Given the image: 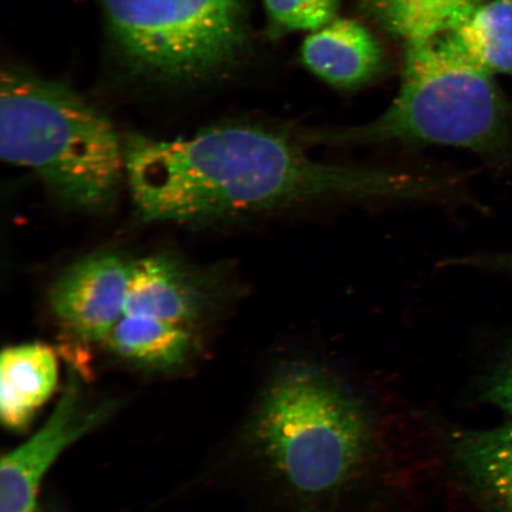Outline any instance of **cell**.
<instances>
[{
    "instance_id": "30bf717a",
    "label": "cell",
    "mask_w": 512,
    "mask_h": 512,
    "mask_svg": "<svg viewBox=\"0 0 512 512\" xmlns=\"http://www.w3.org/2000/svg\"><path fill=\"white\" fill-rule=\"evenodd\" d=\"M59 362L43 343L15 345L0 357V418L11 431H23L53 396Z\"/></svg>"
},
{
    "instance_id": "7c38bea8",
    "label": "cell",
    "mask_w": 512,
    "mask_h": 512,
    "mask_svg": "<svg viewBox=\"0 0 512 512\" xmlns=\"http://www.w3.org/2000/svg\"><path fill=\"white\" fill-rule=\"evenodd\" d=\"M459 54L489 74H512V0H491L446 34Z\"/></svg>"
},
{
    "instance_id": "8992f818",
    "label": "cell",
    "mask_w": 512,
    "mask_h": 512,
    "mask_svg": "<svg viewBox=\"0 0 512 512\" xmlns=\"http://www.w3.org/2000/svg\"><path fill=\"white\" fill-rule=\"evenodd\" d=\"M106 405L89 407L78 374L69 377L59 402L40 431L2 459L0 512H34L44 476L57 458L100 424Z\"/></svg>"
},
{
    "instance_id": "9a60e30c",
    "label": "cell",
    "mask_w": 512,
    "mask_h": 512,
    "mask_svg": "<svg viewBox=\"0 0 512 512\" xmlns=\"http://www.w3.org/2000/svg\"><path fill=\"white\" fill-rule=\"evenodd\" d=\"M264 3L280 27L316 31L336 19L339 0H264Z\"/></svg>"
},
{
    "instance_id": "5b68a950",
    "label": "cell",
    "mask_w": 512,
    "mask_h": 512,
    "mask_svg": "<svg viewBox=\"0 0 512 512\" xmlns=\"http://www.w3.org/2000/svg\"><path fill=\"white\" fill-rule=\"evenodd\" d=\"M124 53L138 67L191 80L233 59L241 38V0H102Z\"/></svg>"
},
{
    "instance_id": "5bb4252c",
    "label": "cell",
    "mask_w": 512,
    "mask_h": 512,
    "mask_svg": "<svg viewBox=\"0 0 512 512\" xmlns=\"http://www.w3.org/2000/svg\"><path fill=\"white\" fill-rule=\"evenodd\" d=\"M485 0H405L389 30L407 43L431 40L459 27Z\"/></svg>"
},
{
    "instance_id": "3957f363",
    "label": "cell",
    "mask_w": 512,
    "mask_h": 512,
    "mask_svg": "<svg viewBox=\"0 0 512 512\" xmlns=\"http://www.w3.org/2000/svg\"><path fill=\"white\" fill-rule=\"evenodd\" d=\"M296 133L304 145H441L485 157L501 156L509 145L507 107L492 75L443 36L408 43L400 92L381 117Z\"/></svg>"
},
{
    "instance_id": "ba28073f",
    "label": "cell",
    "mask_w": 512,
    "mask_h": 512,
    "mask_svg": "<svg viewBox=\"0 0 512 512\" xmlns=\"http://www.w3.org/2000/svg\"><path fill=\"white\" fill-rule=\"evenodd\" d=\"M302 59L310 72L329 85L355 88L380 72L382 50L379 42L361 23L334 19L307 36Z\"/></svg>"
},
{
    "instance_id": "9c48e42d",
    "label": "cell",
    "mask_w": 512,
    "mask_h": 512,
    "mask_svg": "<svg viewBox=\"0 0 512 512\" xmlns=\"http://www.w3.org/2000/svg\"><path fill=\"white\" fill-rule=\"evenodd\" d=\"M200 286L177 261L150 256L132 264L125 315L185 325L200 317Z\"/></svg>"
},
{
    "instance_id": "2e32d148",
    "label": "cell",
    "mask_w": 512,
    "mask_h": 512,
    "mask_svg": "<svg viewBox=\"0 0 512 512\" xmlns=\"http://www.w3.org/2000/svg\"><path fill=\"white\" fill-rule=\"evenodd\" d=\"M484 399L512 416V351L492 375Z\"/></svg>"
},
{
    "instance_id": "52a82bcc",
    "label": "cell",
    "mask_w": 512,
    "mask_h": 512,
    "mask_svg": "<svg viewBox=\"0 0 512 512\" xmlns=\"http://www.w3.org/2000/svg\"><path fill=\"white\" fill-rule=\"evenodd\" d=\"M132 264L113 253L88 256L67 268L49 292L54 315L85 343L110 336L124 317Z\"/></svg>"
},
{
    "instance_id": "6da1fadb",
    "label": "cell",
    "mask_w": 512,
    "mask_h": 512,
    "mask_svg": "<svg viewBox=\"0 0 512 512\" xmlns=\"http://www.w3.org/2000/svg\"><path fill=\"white\" fill-rule=\"evenodd\" d=\"M296 130L228 124L188 138L124 140L125 175L145 220L196 222L334 201L386 200L387 169L316 162Z\"/></svg>"
},
{
    "instance_id": "277c9868",
    "label": "cell",
    "mask_w": 512,
    "mask_h": 512,
    "mask_svg": "<svg viewBox=\"0 0 512 512\" xmlns=\"http://www.w3.org/2000/svg\"><path fill=\"white\" fill-rule=\"evenodd\" d=\"M0 153L75 209L110 206L126 177L124 140L110 119L68 88L23 74L3 75Z\"/></svg>"
},
{
    "instance_id": "4fadbf2b",
    "label": "cell",
    "mask_w": 512,
    "mask_h": 512,
    "mask_svg": "<svg viewBox=\"0 0 512 512\" xmlns=\"http://www.w3.org/2000/svg\"><path fill=\"white\" fill-rule=\"evenodd\" d=\"M107 341L125 360L155 369L181 366L192 350L187 326L132 315L119 320Z\"/></svg>"
},
{
    "instance_id": "7a4b0ae2",
    "label": "cell",
    "mask_w": 512,
    "mask_h": 512,
    "mask_svg": "<svg viewBox=\"0 0 512 512\" xmlns=\"http://www.w3.org/2000/svg\"><path fill=\"white\" fill-rule=\"evenodd\" d=\"M376 432L361 390L312 358H294L275 371L252 426L275 475L306 501L336 497L361 479L375 453Z\"/></svg>"
},
{
    "instance_id": "ac0fdd59",
    "label": "cell",
    "mask_w": 512,
    "mask_h": 512,
    "mask_svg": "<svg viewBox=\"0 0 512 512\" xmlns=\"http://www.w3.org/2000/svg\"><path fill=\"white\" fill-rule=\"evenodd\" d=\"M464 264L490 267L492 270L512 272V254L492 255L484 256V258L464 260Z\"/></svg>"
},
{
    "instance_id": "8fae6325",
    "label": "cell",
    "mask_w": 512,
    "mask_h": 512,
    "mask_svg": "<svg viewBox=\"0 0 512 512\" xmlns=\"http://www.w3.org/2000/svg\"><path fill=\"white\" fill-rule=\"evenodd\" d=\"M453 456L480 503L491 512H512V422L459 433Z\"/></svg>"
},
{
    "instance_id": "e0dca14e",
    "label": "cell",
    "mask_w": 512,
    "mask_h": 512,
    "mask_svg": "<svg viewBox=\"0 0 512 512\" xmlns=\"http://www.w3.org/2000/svg\"><path fill=\"white\" fill-rule=\"evenodd\" d=\"M405 0H369L371 8L389 27Z\"/></svg>"
}]
</instances>
